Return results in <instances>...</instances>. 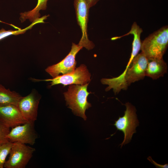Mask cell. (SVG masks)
Returning <instances> with one entry per match:
<instances>
[{
  "label": "cell",
  "instance_id": "11",
  "mask_svg": "<svg viewBox=\"0 0 168 168\" xmlns=\"http://www.w3.org/2000/svg\"><path fill=\"white\" fill-rule=\"evenodd\" d=\"M27 121L17 106L11 105H0V122L6 126L12 128Z\"/></svg>",
  "mask_w": 168,
  "mask_h": 168
},
{
  "label": "cell",
  "instance_id": "15",
  "mask_svg": "<svg viewBox=\"0 0 168 168\" xmlns=\"http://www.w3.org/2000/svg\"><path fill=\"white\" fill-rule=\"evenodd\" d=\"M48 0H38L36 7L32 10L28 12L20 13V19L21 22L29 19L32 22L40 18V10H44L46 9Z\"/></svg>",
  "mask_w": 168,
  "mask_h": 168
},
{
  "label": "cell",
  "instance_id": "14",
  "mask_svg": "<svg viewBox=\"0 0 168 168\" xmlns=\"http://www.w3.org/2000/svg\"><path fill=\"white\" fill-rule=\"evenodd\" d=\"M22 97L18 93L7 89L0 84V105H11L17 106Z\"/></svg>",
  "mask_w": 168,
  "mask_h": 168
},
{
  "label": "cell",
  "instance_id": "1",
  "mask_svg": "<svg viewBox=\"0 0 168 168\" xmlns=\"http://www.w3.org/2000/svg\"><path fill=\"white\" fill-rule=\"evenodd\" d=\"M148 62V59L141 52L134 57L129 67L120 76L111 79H102L101 82L108 85L106 91L113 88L116 93L121 89L125 90L131 83L144 78Z\"/></svg>",
  "mask_w": 168,
  "mask_h": 168
},
{
  "label": "cell",
  "instance_id": "19",
  "mask_svg": "<svg viewBox=\"0 0 168 168\" xmlns=\"http://www.w3.org/2000/svg\"><path fill=\"white\" fill-rule=\"evenodd\" d=\"M148 160L150 161L153 164L156 168H168V164H166L165 165H161V164H159L156 163L155 161H154L151 157V156H149L147 158Z\"/></svg>",
  "mask_w": 168,
  "mask_h": 168
},
{
  "label": "cell",
  "instance_id": "17",
  "mask_svg": "<svg viewBox=\"0 0 168 168\" xmlns=\"http://www.w3.org/2000/svg\"><path fill=\"white\" fill-rule=\"evenodd\" d=\"M13 143L10 142L0 144V168H4L6 158L9 154Z\"/></svg>",
  "mask_w": 168,
  "mask_h": 168
},
{
  "label": "cell",
  "instance_id": "3",
  "mask_svg": "<svg viewBox=\"0 0 168 168\" xmlns=\"http://www.w3.org/2000/svg\"><path fill=\"white\" fill-rule=\"evenodd\" d=\"M88 84L70 85L68 91L63 93L66 105L74 114L82 118L85 120L87 119L85 111L91 106L87 100V97L91 93L87 90Z\"/></svg>",
  "mask_w": 168,
  "mask_h": 168
},
{
  "label": "cell",
  "instance_id": "7",
  "mask_svg": "<svg viewBox=\"0 0 168 168\" xmlns=\"http://www.w3.org/2000/svg\"><path fill=\"white\" fill-rule=\"evenodd\" d=\"M6 137L9 142L12 143L19 142L34 145L38 138L35 128V121H28L12 128Z\"/></svg>",
  "mask_w": 168,
  "mask_h": 168
},
{
  "label": "cell",
  "instance_id": "9",
  "mask_svg": "<svg viewBox=\"0 0 168 168\" xmlns=\"http://www.w3.org/2000/svg\"><path fill=\"white\" fill-rule=\"evenodd\" d=\"M82 48L78 44L72 43L71 51L68 54L59 62L48 67L45 70L46 72L53 78L61 73L64 75L73 72L76 68L75 57Z\"/></svg>",
  "mask_w": 168,
  "mask_h": 168
},
{
  "label": "cell",
  "instance_id": "12",
  "mask_svg": "<svg viewBox=\"0 0 168 168\" xmlns=\"http://www.w3.org/2000/svg\"><path fill=\"white\" fill-rule=\"evenodd\" d=\"M167 70V63L163 58L149 59L145 75L153 80L157 79L166 73Z\"/></svg>",
  "mask_w": 168,
  "mask_h": 168
},
{
  "label": "cell",
  "instance_id": "10",
  "mask_svg": "<svg viewBox=\"0 0 168 168\" xmlns=\"http://www.w3.org/2000/svg\"><path fill=\"white\" fill-rule=\"evenodd\" d=\"M40 96L33 91L20 100L17 107L24 118L28 121L37 120Z\"/></svg>",
  "mask_w": 168,
  "mask_h": 168
},
{
  "label": "cell",
  "instance_id": "13",
  "mask_svg": "<svg viewBox=\"0 0 168 168\" xmlns=\"http://www.w3.org/2000/svg\"><path fill=\"white\" fill-rule=\"evenodd\" d=\"M142 32V29L140 27L136 22H134L130 30L128 33L122 36L115 37L112 39L114 40L119 39L122 37L126 36L129 34L133 35V39L132 43V51L126 68L130 66L133 59L138 54L139 51L141 49L142 42L141 40L140 36Z\"/></svg>",
  "mask_w": 168,
  "mask_h": 168
},
{
  "label": "cell",
  "instance_id": "20",
  "mask_svg": "<svg viewBox=\"0 0 168 168\" xmlns=\"http://www.w3.org/2000/svg\"><path fill=\"white\" fill-rule=\"evenodd\" d=\"M89 8L94 6L100 0H86Z\"/></svg>",
  "mask_w": 168,
  "mask_h": 168
},
{
  "label": "cell",
  "instance_id": "8",
  "mask_svg": "<svg viewBox=\"0 0 168 168\" xmlns=\"http://www.w3.org/2000/svg\"><path fill=\"white\" fill-rule=\"evenodd\" d=\"M74 5L75 9L78 24L82 33V37L78 44L89 50L94 47V45L88 39L87 35V23L88 19V7L86 0H74Z\"/></svg>",
  "mask_w": 168,
  "mask_h": 168
},
{
  "label": "cell",
  "instance_id": "4",
  "mask_svg": "<svg viewBox=\"0 0 168 168\" xmlns=\"http://www.w3.org/2000/svg\"><path fill=\"white\" fill-rule=\"evenodd\" d=\"M124 105L126 109L124 115L122 117L119 116L117 120L115 121V123L113 124L117 130L121 131L124 133V140L120 144L121 148L123 145L130 142L133 134L136 133V128L139 124L135 107L128 102Z\"/></svg>",
  "mask_w": 168,
  "mask_h": 168
},
{
  "label": "cell",
  "instance_id": "2",
  "mask_svg": "<svg viewBox=\"0 0 168 168\" xmlns=\"http://www.w3.org/2000/svg\"><path fill=\"white\" fill-rule=\"evenodd\" d=\"M168 45V27L164 26L150 34L142 43L141 52L148 59H161Z\"/></svg>",
  "mask_w": 168,
  "mask_h": 168
},
{
  "label": "cell",
  "instance_id": "6",
  "mask_svg": "<svg viewBox=\"0 0 168 168\" xmlns=\"http://www.w3.org/2000/svg\"><path fill=\"white\" fill-rule=\"evenodd\" d=\"M91 77L86 66L82 64L70 73L58 75L52 79L39 81L51 82L50 86L62 84L65 86L71 84L84 85L89 83L91 80Z\"/></svg>",
  "mask_w": 168,
  "mask_h": 168
},
{
  "label": "cell",
  "instance_id": "5",
  "mask_svg": "<svg viewBox=\"0 0 168 168\" xmlns=\"http://www.w3.org/2000/svg\"><path fill=\"white\" fill-rule=\"evenodd\" d=\"M35 149L26 144L14 142L8 159L4 166L5 168H25L33 156Z\"/></svg>",
  "mask_w": 168,
  "mask_h": 168
},
{
  "label": "cell",
  "instance_id": "18",
  "mask_svg": "<svg viewBox=\"0 0 168 168\" xmlns=\"http://www.w3.org/2000/svg\"><path fill=\"white\" fill-rule=\"evenodd\" d=\"M10 128L0 122V144L9 142L6 136L10 131Z\"/></svg>",
  "mask_w": 168,
  "mask_h": 168
},
{
  "label": "cell",
  "instance_id": "16",
  "mask_svg": "<svg viewBox=\"0 0 168 168\" xmlns=\"http://www.w3.org/2000/svg\"><path fill=\"white\" fill-rule=\"evenodd\" d=\"M46 18L47 17L45 16H43L41 18H40L32 22V23L29 26L22 29L18 28L17 30H6L2 28L0 30V40L11 35H17L23 34L27 30L31 29L35 25L39 23H44V21Z\"/></svg>",
  "mask_w": 168,
  "mask_h": 168
}]
</instances>
